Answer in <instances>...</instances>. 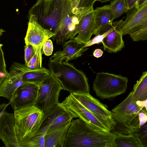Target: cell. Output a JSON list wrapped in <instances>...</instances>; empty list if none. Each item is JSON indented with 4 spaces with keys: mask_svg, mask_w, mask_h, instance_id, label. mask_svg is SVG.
Instances as JSON below:
<instances>
[{
    "mask_svg": "<svg viewBox=\"0 0 147 147\" xmlns=\"http://www.w3.org/2000/svg\"><path fill=\"white\" fill-rule=\"evenodd\" d=\"M71 8L69 0H54L49 15L46 17L41 16L43 23L55 34L60 22Z\"/></svg>",
    "mask_w": 147,
    "mask_h": 147,
    "instance_id": "5bb4252c",
    "label": "cell"
},
{
    "mask_svg": "<svg viewBox=\"0 0 147 147\" xmlns=\"http://www.w3.org/2000/svg\"><path fill=\"white\" fill-rule=\"evenodd\" d=\"M45 134H36L29 140L27 147H45Z\"/></svg>",
    "mask_w": 147,
    "mask_h": 147,
    "instance_id": "f1b7e54d",
    "label": "cell"
},
{
    "mask_svg": "<svg viewBox=\"0 0 147 147\" xmlns=\"http://www.w3.org/2000/svg\"><path fill=\"white\" fill-rule=\"evenodd\" d=\"M132 134L138 140L142 147H147V121Z\"/></svg>",
    "mask_w": 147,
    "mask_h": 147,
    "instance_id": "4316f807",
    "label": "cell"
},
{
    "mask_svg": "<svg viewBox=\"0 0 147 147\" xmlns=\"http://www.w3.org/2000/svg\"><path fill=\"white\" fill-rule=\"evenodd\" d=\"M59 104L94 129L99 131L110 132L113 128L108 122L103 121L87 109L71 94L67 97Z\"/></svg>",
    "mask_w": 147,
    "mask_h": 147,
    "instance_id": "52a82bcc",
    "label": "cell"
},
{
    "mask_svg": "<svg viewBox=\"0 0 147 147\" xmlns=\"http://www.w3.org/2000/svg\"><path fill=\"white\" fill-rule=\"evenodd\" d=\"M38 86L32 83H25L16 90L9 102L10 104L14 110L34 104L38 95Z\"/></svg>",
    "mask_w": 147,
    "mask_h": 147,
    "instance_id": "9a60e30c",
    "label": "cell"
},
{
    "mask_svg": "<svg viewBox=\"0 0 147 147\" xmlns=\"http://www.w3.org/2000/svg\"><path fill=\"white\" fill-rule=\"evenodd\" d=\"M3 45L0 44V83H1L8 75L9 73L6 69V65L4 57V53L2 47Z\"/></svg>",
    "mask_w": 147,
    "mask_h": 147,
    "instance_id": "f546056e",
    "label": "cell"
},
{
    "mask_svg": "<svg viewBox=\"0 0 147 147\" xmlns=\"http://www.w3.org/2000/svg\"><path fill=\"white\" fill-rule=\"evenodd\" d=\"M9 69L8 75L0 83V96L10 101L16 90L26 83L23 82L22 76L29 69L25 64L14 62Z\"/></svg>",
    "mask_w": 147,
    "mask_h": 147,
    "instance_id": "30bf717a",
    "label": "cell"
},
{
    "mask_svg": "<svg viewBox=\"0 0 147 147\" xmlns=\"http://www.w3.org/2000/svg\"><path fill=\"white\" fill-rule=\"evenodd\" d=\"M147 1V0H138L134 5L136 7H139Z\"/></svg>",
    "mask_w": 147,
    "mask_h": 147,
    "instance_id": "ab89813d",
    "label": "cell"
},
{
    "mask_svg": "<svg viewBox=\"0 0 147 147\" xmlns=\"http://www.w3.org/2000/svg\"><path fill=\"white\" fill-rule=\"evenodd\" d=\"M123 36L113 22L112 30L102 41L104 51L110 53H116L121 50L125 46Z\"/></svg>",
    "mask_w": 147,
    "mask_h": 147,
    "instance_id": "ffe728a7",
    "label": "cell"
},
{
    "mask_svg": "<svg viewBox=\"0 0 147 147\" xmlns=\"http://www.w3.org/2000/svg\"><path fill=\"white\" fill-rule=\"evenodd\" d=\"M71 121L45 135V147H63L65 138Z\"/></svg>",
    "mask_w": 147,
    "mask_h": 147,
    "instance_id": "44dd1931",
    "label": "cell"
},
{
    "mask_svg": "<svg viewBox=\"0 0 147 147\" xmlns=\"http://www.w3.org/2000/svg\"><path fill=\"white\" fill-rule=\"evenodd\" d=\"M54 0H37L31 9L33 10L37 6L42 5L41 16L46 17L49 14L53 6Z\"/></svg>",
    "mask_w": 147,
    "mask_h": 147,
    "instance_id": "83f0119b",
    "label": "cell"
},
{
    "mask_svg": "<svg viewBox=\"0 0 147 147\" xmlns=\"http://www.w3.org/2000/svg\"><path fill=\"white\" fill-rule=\"evenodd\" d=\"M94 10L84 15L80 20L78 27V35L74 38L81 42L86 43L93 34Z\"/></svg>",
    "mask_w": 147,
    "mask_h": 147,
    "instance_id": "d6986e66",
    "label": "cell"
},
{
    "mask_svg": "<svg viewBox=\"0 0 147 147\" xmlns=\"http://www.w3.org/2000/svg\"><path fill=\"white\" fill-rule=\"evenodd\" d=\"M127 78L107 72H98L93 83L96 95L102 99L115 97L125 92Z\"/></svg>",
    "mask_w": 147,
    "mask_h": 147,
    "instance_id": "5b68a950",
    "label": "cell"
},
{
    "mask_svg": "<svg viewBox=\"0 0 147 147\" xmlns=\"http://www.w3.org/2000/svg\"><path fill=\"white\" fill-rule=\"evenodd\" d=\"M80 0H70L72 8L77 6Z\"/></svg>",
    "mask_w": 147,
    "mask_h": 147,
    "instance_id": "60d3db41",
    "label": "cell"
},
{
    "mask_svg": "<svg viewBox=\"0 0 147 147\" xmlns=\"http://www.w3.org/2000/svg\"><path fill=\"white\" fill-rule=\"evenodd\" d=\"M115 17V19L126 13L129 9L125 0H114L109 5Z\"/></svg>",
    "mask_w": 147,
    "mask_h": 147,
    "instance_id": "d4e9b609",
    "label": "cell"
},
{
    "mask_svg": "<svg viewBox=\"0 0 147 147\" xmlns=\"http://www.w3.org/2000/svg\"><path fill=\"white\" fill-rule=\"evenodd\" d=\"M76 117L59 103L44 113L41 125L36 134H46L63 126Z\"/></svg>",
    "mask_w": 147,
    "mask_h": 147,
    "instance_id": "9c48e42d",
    "label": "cell"
},
{
    "mask_svg": "<svg viewBox=\"0 0 147 147\" xmlns=\"http://www.w3.org/2000/svg\"><path fill=\"white\" fill-rule=\"evenodd\" d=\"M51 73L59 81L63 90L72 93H89L88 79L82 71L66 61L49 59L48 64Z\"/></svg>",
    "mask_w": 147,
    "mask_h": 147,
    "instance_id": "7a4b0ae2",
    "label": "cell"
},
{
    "mask_svg": "<svg viewBox=\"0 0 147 147\" xmlns=\"http://www.w3.org/2000/svg\"><path fill=\"white\" fill-rule=\"evenodd\" d=\"M136 102L132 90L121 102L111 110L112 117L115 124L114 129L117 133L132 134L138 128V113H146Z\"/></svg>",
    "mask_w": 147,
    "mask_h": 147,
    "instance_id": "277c9868",
    "label": "cell"
},
{
    "mask_svg": "<svg viewBox=\"0 0 147 147\" xmlns=\"http://www.w3.org/2000/svg\"><path fill=\"white\" fill-rule=\"evenodd\" d=\"M63 49L55 53L50 59L54 61H66L74 59L81 57L88 48L86 43L79 42L73 38L62 43Z\"/></svg>",
    "mask_w": 147,
    "mask_h": 147,
    "instance_id": "2e32d148",
    "label": "cell"
},
{
    "mask_svg": "<svg viewBox=\"0 0 147 147\" xmlns=\"http://www.w3.org/2000/svg\"><path fill=\"white\" fill-rule=\"evenodd\" d=\"M25 65H26L35 54L34 47L31 45H26L24 47Z\"/></svg>",
    "mask_w": 147,
    "mask_h": 147,
    "instance_id": "d6a6232c",
    "label": "cell"
},
{
    "mask_svg": "<svg viewBox=\"0 0 147 147\" xmlns=\"http://www.w3.org/2000/svg\"><path fill=\"white\" fill-rule=\"evenodd\" d=\"M137 104L142 109L147 113V99L144 100L136 101Z\"/></svg>",
    "mask_w": 147,
    "mask_h": 147,
    "instance_id": "d590c367",
    "label": "cell"
},
{
    "mask_svg": "<svg viewBox=\"0 0 147 147\" xmlns=\"http://www.w3.org/2000/svg\"><path fill=\"white\" fill-rule=\"evenodd\" d=\"M113 25L107 31L104 33L96 36L94 37L86 43V46L89 47L95 44H97L102 42L103 39L111 31L112 29Z\"/></svg>",
    "mask_w": 147,
    "mask_h": 147,
    "instance_id": "1f68e13d",
    "label": "cell"
},
{
    "mask_svg": "<svg viewBox=\"0 0 147 147\" xmlns=\"http://www.w3.org/2000/svg\"><path fill=\"white\" fill-rule=\"evenodd\" d=\"M116 136L96 129L77 119L71 122L63 147H116L114 141Z\"/></svg>",
    "mask_w": 147,
    "mask_h": 147,
    "instance_id": "6da1fadb",
    "label": "cell"
},
{
    "mask_svg": "<svg viewBox=\"0 0 147 147\" xmlns=\"http://www.w3.org/2000/svg\"><path fill=\"white\" fill-rule=\"evenodd\" d=\"M114 142L116 147H142L132 134H117Z\"/></svg>",
    "mask_w": 147,
    "mask_h": 147,
    "instance_id": "cb8c5ba5",
    "label": "cell"
},
{
    "mask_svg": "<svg viewBox=\"0 0 147 147\" xmlns=\"http://www.w3.org/2000/svg\"></svg>",
    "mask_w": 147,
    "mask_h": 147,
    "instance_id": "7bdbcfd3",
    "label": "cell"
},
{
    "mask_svg": "<svg viewBox=\"0 0 147 147\" xmlns=\"http://www.w3.org/2000/svg\"><path fill=\"white\" fill-rule=\"evenodd\" d=\"M103 51L100 49H96L94 51L93 55L94 57L98 58L101 57L103 54Z\"/></svg>",
    "mask_w": 147,
    "mask_h": 147,
    "instance_id": "74e56055",
    "label": "cell"
},
{
    "mask_svg": "<svg viewBox=\"0 0 147 147\" xmlns=\"http://www.w3.org/2000/svg\"><path fill=\"white\" fill-rule=\"evenodd\" d=\"M42 49L45 55L49 56L51 55L53 51V45L51 40L49 39L46 40L43 45Z\"/></svg>",
    "mask_w": 147,
    "mask_h": 147,
    "instance_id": "836d02e7",
    "label": "cell"
},
{
    "mask_svg": "<svg viewBox=\"0 0 147 147\" xmlns=\"http://www.w3.org/2000/svg\"><path fill=\"white\" fill-rule=\"evenodd\" d=\"M27 68L30 69H39L42 67V57L37 53L35 54L26 65Z\"/></svg>",
    "mask_w": 147,
    "mask_h": 147,
    "instance_id": "4dcf8cb0",
    "label": "cell"
},
{
    "mask_svg": "<svg viewBox=\"0 0 147 147\" xmlns=\"http://www.w3.org/2000/svg\"><path fill=\"white\" fill-rule=\"evenodd\" d=\"M15 130L20 147H27L29 140L41 125L44 113L34 104L14 110Z\"/></svg>",
    "mask_w": 147,
    "mask_h": 147,
    "instance_id": "3957f363",
    "label": "cell"
},
{
    "mask_svg": "<svg viewBox=\"0 0 147 147\" xmlns=\"http://www.w3.org/2000/svg\"><path fill=\"white\" fill-rule=\"evenodd\" d=\"M129 34L134 41L147 40V20Z\"/></svg>",
    "mask_w": 147,
    "mask_h": 147,
    "instance_id": "484cf974",
    "label": "cell"
},
{
    "mask_svg": "<svg viewBox=\"0 0 147 147\" xmlns=\"http://www.w3.org/2000/svg\"><path fill=\"white\" fill-rule=\"evenodd\" d=\"M9 104H10V103L9 102L8 104H6L5 103H3L0 105V115H1L5 111V108Z\"/></svg>",
    "mask_w": 147,
    "mask_h": 147,
    "instance_id": "f35d334b",
    "label": "cell"
},
{
    "mask_svg": "<svg viewBox=\"0 0 147 147\" xmlns=\"http://www.w3.org/2000/svg\"><path fill=\"white\" fill-rule=\"evenodd\" d=\"M49 69L42 67L36 69H28L23 76L25 83H30L39 85L51 74Z\"/></svg>",
    "mask_w": 147,
    "mask_h": 147,
    "instance_id": "7402d4cb",
    "label": "cell"
},
{
    "mask_svg": "<svg viewBox=\"0 0 147 147\" xmlns=\"http://www.w3.org/2000/svg\"><path fill=\"white\" fill-rule=\"evenodd\" d=\"M93 34L97 36L108 30L113 25L114 16L109 5H105L94 10Z\"/></svg>",
    "mask_w": 147,
    "mask_h": 147,
    "instance_id": "ac0fdd59",
    "label": "cell"
},
{
    "mask_svg": "<svg viewBox=\"0 0 147 147\" xmlns=\"http://www.w3.org/2000/svg\"><path fill=\"white\" fill-rule=\"evenodd\" d=\"M63 90L57 78L51 73L38 86L34 105L44 113L59 103L60 92Z\"/></svg>",
    "mask_w": 147,
    "mask_h": 147,
    "instance_id": "8992f818",
    "label": "cell"
},
{
    "mask_svg": "<svg viewBox=\"0 0 147 147\" xmlns=\"http://www.w3.org/2000/svg\"><path fill=\"white\" fill-rule=\"evenodd\" d=\"M132 91L136 101L147 99V71L143 72L140 79L134 85Z\"/></svg>",
    "mask_w": 147,
    "mask_h": 147,
    "instance_id": "603a6c76",
    "label": "cell"
},
{
    "mask_svg": "<svg viewBox=\"0 0 147 147\" xmlns=\"http://www.w3.org/2000/svg\"><path fill=\"white\" fill-rule=\"evenodd\" d=\"M138 0H125L129 9L132 8Z\"/></svg>",
    "mask_w": 147,
    "mask_h": 147,
    "instance_id": "8d00e7d4",
    "label": "cell"
},
{
    "mask_svg": "<svg viewBox=\"0 0 147 147\" xmlns=\"http://www.w3.org/2000/svg\"><path fill=\"white\" fill-rule=\"evenodd\" d=\"M111 0H98V1H100L102 3H105Z\"/></svg>",
    "mask_w": 147,
    "mask_h": 147,
    "instance_id": "b9f144b4",
    "label": "cell"
},
{
    "mask_svg": "<svg viewBox=\"0 0 147 147\" xmlns=\"http://www.w3.org/2000/svg\"><path fill=\"white\" fill-rule=\"evenodd\" d=\"M126 13L125 21L113 22L123 35L129 34L147 20V1L139 7L134 6Z\"/></svg>",
    "mask_w": 147,
    "mask_h": 147,
    "instance_id": "7c38bea8",
    "label": "cell"
},
{
    "mask_svg": "<svg viewBox=\"0 0 147 147\" xmlns=\"http://www.w3.org/2000/svg\"><path fill=\"white\" fill-rule=\"evenodd\" d=\"M139 124L138 128H140L147 121V114L144 112H141L138 114Z\"/></svg>",
    "mask_w": 147,
    "mask_h": 147,
    "instance_id": "e575fe53",
    "label": "cell"
},
{
    "mask_svg": "<svg viewBox=\"0 0 147 147\" xmlns=\"http://www.w3.org/2000/svg\"><path fill=\"white\" fill-rule=\"evenodd\" d=\"M15 125L14 113L5 111L0 115V138L6 147H20Z\"/></svg>",
    "mask_w": 147,
    "mask_h": 147,
    "instance_id": "e0dca14e",
    "label": "cell"
},
{
    "mask_svg": "<svg viewBox=\"0 0 147 147\" xmlns=\"http://www.w3.org/2000/svg\"><path fill=\"white\" fill-rule=\"evenodd\" d=\"M28 27L24 38L26 45L30 44L34 48L35 53L42 57L41 50L45 41L53 37L55 34L42 27L38 22L36 15L30 10Z\"/></svg>",
    "mask_w": 147,
    "mask_h": 147,
    "instance_id": "ba28073f",
    "label": "cell"
},
{
    "mask_svg": "<svg viewBox=\"0 0 147 147\" xmlns=\"http://www.w3.org/2000/svg\"></svg>",
    "mask_w": 147,
    "mask_h": 147,
    "instance_id": "ee69618b",
    "label": "cell"
},
{
    "mask_svg": "<svg viewBox=\"0 0 147 147\" xmlns=\"http://www.w3.org/2000/svg\"><path fill=\"white\" fill-rule=\"evenodd\" d=\"M71 9L61 21L55 35L53 37L57 44H61L68 39H73L78 34L80 20L85 14L81 13L76 7Z\"/></svg>",
    "mask_w": 147,
    "mask_h": 147,
    "instance_id": "8fae6325",
    "label": "cell"
},
{
    "mask_svg": "<svg viewBox=\"0 0 147 147\" xmlns=\"http://www.w3.org/2000/svg\"><path fill=\"white\" fill-rule=\"evenodd\" d=\"M70 93L92 113L101 119L109 123L114 128L115 123L112 118L111 111L108 110L107 105L101 103L89 93Z\"/></svg>",
    "mask_w": 147,
    "mask_h": 147,
    "instance_id": "4fadbf2b",
    "label": "cell"
}]
</instances>
